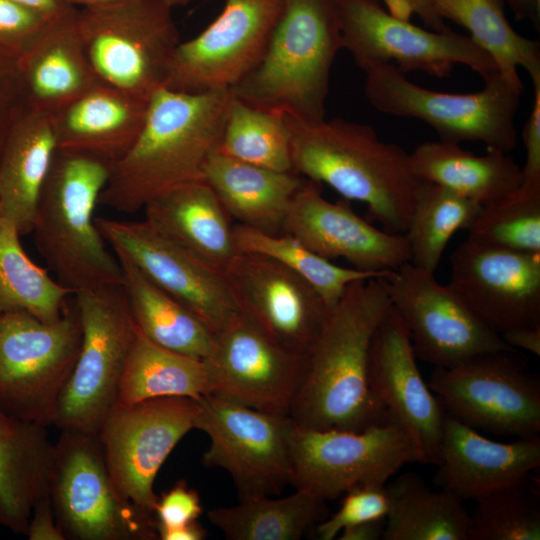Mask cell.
<instances>
[{"label":"cell","mask_w":540,"mask_h":540,"mask_svg":"<svg viewBox=\"0 0 540 540\" xmlns=\"http://www.w3.org/2000/svg\"><path fill=\"white\" fill-rule=\"evenodd\" d=\"M435 484L462 500H479L524 484L540 466V437L503 443L445 414Z\"/></svg>","instance_id":"cell-24"},{"label":"cell","mask_w":540,"mask_h":540,"mask_svg":"<svg viewBox=\"0 0 540 540\" xmlns=\"http://www.w3.org/2000/svg\"><path fill=\"white\" fill-rule=\"evenodd\" d=\"M26 536L29 540H65L57 525L50 496L33 507Z\"/></svg>","instance_id":"cell-49"},{"label":"cell","mask_w":540,"mask_h":540,"mask_svg":"<svg viewBox=\"0 0 540 540\" xmlns=\"http://www.w3.org/2000/svg\"><path fill=\"white\" fill-rule=\"evenodd\" d=\"M517 20H530L539 30L540 0H504Z\"/></svg>","instance_id":"cell-54"},{"label":"cell","mask_w":540,"mask_h":540,"mask_svg":"<svg viewBox=\"0 0 540 540\" xmlns=\"http://www.w3.org/2000/svg\"><path fill=\"white\" fill-rule=\"evenodd\" d=\"M50 499L65 540H152L153 514L119 493L97 435L61 431L54 443Z\"/></svg>","instance_id":"cell-10"},{"label":"cell","mask_w":540,"mask_h":540,"mask_svg":"<svg viewBox=\"0 0 540 540\" xmlns=\"http://www.w3.org/2000/svg\"><path fill=\"white\" fill-rule=\"evenodd\" d=\"M282 6L283 0H224L211 24L179 43L164 87L187 93L231 89L260 60Z\"/></svg>","instance_id":"cell-17"},{"label":"cell","mask_w":540,"mask_h":540,"mask_svg":"<svg viewBox=\"0 0 540 540\" xmlns=\"http://www.w3.org/2000/svg\"><path fill=\"white\" fill-rule=\"evenodd\" d=\"M340 49L334 0H283L260 60L230 91L262 109L322 120L330 71Z\"/></svg>","instance_id":"cell-5"},{"label":"cell","mask_w":540,"mask_h":540,"mask_svg":"<svg viewBox=\"0 0 540 540\" xmlns=\"http://www.w3.org/2000/svg\"><path fill=\"white\" fill-rule=\"evenodd\" d=\"M95 224L114 254L133 262L213 334L238 313L224 274L160 234L145 220L95 217Z\"/></svg>","instance_id":"cell-19"},{"label":"cell","mask_w":540,"mask_h":540,"mask_svg":"<svg viewBox=\"0 0 540 540\" xmlns=\"http://www.w3.org/2000/svg\"><path fill=\"white\" fill-rule=\"evenodd\" d=\"M171 9L187 5L191 0H161Z\"/></svg>","instance_id":"cell-56"},{"label":"cell","mask_w":540,"mask_h":540,"mask_svg":"<svg viewBox=\"0 0 540 540\" xmlns=\"http://www.w3.org/2000/svg\"><path fill=\"white\" fill-rule=\"evenodd\" d=\"M365 95L383 113L419 119L431 126L440 141L481 142L487 151L508 153L517 145L515 116L523 85L499 73L485 81L482 90L452 94L430 90L409 81L387 63H368Z\"/></svg>","instance_id":"cell-6"},{"label":"cell","mask_w":540,"mask_h":540,"mask_svg":"<svg viewBox=\"0 0 540 540\" xmlns=\"http://www.w3.org/2000/svg\"><path fill=\"white\" fill-rule=\"evenodd\" d=\"M69 5L81 9V8H97L110 6L130 0H64Z\"/></svg>","instance_id":"cell-55"},{"label":"cell","mask_w":540,"mask_h":540,"mask_svg":"<svg viewBox=\"0 0 540 540\" xmlns=\"http://www.w3.org/2000/svg\"><path fill=\"white\" fill-rule=\"evenodd\" d=\"M342 48L361 67L387 63L401 73L421 71L437 78L465 65L484 81L499 73L493 59L469 36L426 30L392 16L378 0H334Z\"/></svg>","instance_id":"cell-14"},{"label":"cell","mask_w":540,"mask_h":540,"mask_svg":"<svg viewBox=\"0 0 540 540\" xmlns=\"http://www.w3.org/2000/svg\"><path fill=\"white\" fill-rule=\"evenodd\" d=\"M382 279L407 326L417 359L450 367L479 354L514 350L434 273L407 262Z\"/></svg>","instance_id":"cell-16"},{"label":"cell","mask_w":540,"mask_h":540,"mask_svg":"<svg viewBox=\"0 0 540 540\" xmlns=\"http://www.w3.org/2000/svg\"><path fill=\"white\" fill-rule=\"evenodd\" d=\"M202 179L231 218L256 231L278 235L306 178L230 158L218 150L208 159Z\"/></svg>","instance_id":"cell-27"},{"label":"cell","mask_w":540,"mask_h":540,"mask_svg":"<svg viewBox=\"0 0 540 540\" xmlns=\"http://www.w3.org/2000/svg\"><path fill=\"white\" fill-rule=\"evenodd\" d=\"M15 225L0 215V311H26L42 322L58 321L74 294L24 251Z\"/></svg>","instance_id":"cell-37"},{"label":"cell","mask_w":540,"mask_h":540,"mask_svg":"<svg viewBox=\"0 0 540 540\" xmlns=\"http://www.w3.org/2000/svg\"><path fill=\"white\" fill-rule=\"evenodd\" d=\"M197 401L195 429L210 439L203 464L226 471L240 500L277 495L291 484L290 437L295 422L290 416L213 393Z\"/></svg>","instance_id":"cell-13"},{"label":"cell","mask_w":540,"mask_h":540,"mask_svg":"<svg viewBox=\"0 0 540 540\" xmlns=\"http://www.w3.org/2000/svg\"><path fill=\"white\" fill-rule=\"evenodd\" d=\"M157 535L161 540H203L207 531L198 521H193L174 528L157 529Z\"/></svg>","instance_id":"cell-53"},{"label":"cell","mask_w":540,"mask_h":540,"mask_svg":"<svg viewBox=\"0 0 540 540\" xmlns=\"http://www.w3.org/2000/svg\"><path fill=\"white\" fill-rule=\"evenodd\" d=\"M533 86V106L522 132L525 147V163L521 167L524 183H540V84Z\"/></svg>","instance_id":"cell-47"},{"label":"cell","mask_w":540,"mask_h":540,"mask_svg":"<svg viewBox=\"0 0 540 540\" xmlns=\"http://www.w3.org/2000/svg\"><path fill=\"white\" fill-rule=\"evenodd\" d=\"M409 161L420 181L445 187L482 206L505 197L523 182L522 168L507 153L476 155L453 142H424L409 153Z\"/></svg>","instance_id":"cell-31"},{"label":"cell","mask_w":540,"mask_h":540,"mask_svg":"<svg viewBox=\"0 0 540 540\" xmlns=\"http://www.w3.org/2000/svg\"><path fill=\"white\" fill-rule=\"evenodd\" d=\"M290 462V485L327 501L359 484L386 483L406 464H424V459L405 429L392 421L362 431L295 424Z\"/></svg>","instance_id":"cell-12"},{"label":"cell","mask_w":540,"mask_h":540,"mask_svg":"<svg viewBox=\"0 0 540 540\" xmlns=\"http://www.w3.org/2000/svg\"><path fill=\"white\" fill-rule=\"evenodd\" d=\"M504 0H436L441 20L453 21L469 32V37L495 62L499 74L523 85L522 67L533 85L540 84V44L517 33L507 20Z\"/></svg>","instance_id":"cell-36"},{"label":"cell","mask_w":540,"mask_h":540,"mask_svg":"<svg viewBox=\"0 0 540 540\" xmlns=\"http://www.w3.org/2000/svg\"><path fill=\"white\" fill-rule=\"evenodd\" d=\"M115 255L122 268V287L136 328L165 349L198 359L207 358L214 340L207 326L128 258Z\"/></svg>","instance_id":"cell-32"},{"label":"cell","mask_w":540,"mask_h":540,"mask_svg":"<svg viewBox=\"0 0 540 540\" xmlns=\"http://www.w3.org/2000/svg\"><path fill=\"white\" fill-rule=\"evenodd\" d=\"M202 512L197 491L180 480L157 499L154 509L157 529L174 528L197 521Z\"/></svg>","instance_id":"cell-46"},{"label":"cell","mask_w":540,"mask_h":540,"mask_svg":"<svg viewBox=\"0 0 540 540\" xmlns=\"http://www.w3.org/2000/svg\"><path fill=\"white\" fill-rule=\"evenodd\" d=\"M81 342L74 294L54 323L22 310L0 311V410L46 427L54 425Z\"/></svg>","instance_id":"cell-7"},{"label":"cell","mask_w":540,"mask_h":540,"mask_svg":"<svg viewBox=\"0 0 540 540\" xmlns=\"http://www.w3.org/2000/svg\"><path fill=\"white\" fill-rule=\"evenodd\" d=\"M231 98L230 89H158L149 98L136 140L111 166L98 204L135 213L161 193L202 178L208 159L219 148Z\"/></svg>","instance_id":"cell-2"},{"label":"cell","mask_w":540,"mask_h":540,"mask_svg":"<svg viewBox=\"0 0 540 540\" xmlns=\"http://www.w3.org/2000/svg\"><path fill=\"white\" fill-rule=\"evenodd\" d=\"M26 7L32 8L47 17L56 20L63 18L76 9L64 0H12Z\"/></svg>","instance_id":"cell-52"},{"label":"cell","mask_w":540,"mask_h":540,"mask_svg":"<svg viewBox=\"0 0 540 540\" xmlns=\"http://www.w3.org/2000/svg\"><path fill=\"white\" fill-rule=\"evenodd\" d=\"M532 480L476 500L468 540H539L540 494Z\"/></svg>","instance_id":"cell-42"},{"label":"cell","mask_w":540,"mask_h":540,"mask_svg":"<svg viewBox=\"0 0 540 540\" xmlns=\"http://www.w3.org/2000/svg\"><path fill=\"white\" fill-rule=\"evenodd\" d=\"M293 171L325 183L346 200L362 202L367 220L405 233L421 181L409 153L382 141L367 124L340 117L306 120L284 114Z\"/></svg>","instance_id":"cell-3"},{"label":"cell","mask_w":540,"mask_h":540,"mask_svg":"<svg viewBox=\"0 0 540 540\" xmlns=\"http://www.w3.org/2000/svg\"><path fill=\"white\" fill-rule=\"evenodd\" d=\"M428 386L445 412L461 423L498 436L540 434V381L514 350L434 367Z\"/></svg>","instance_id":"cell-11"},{"label":"cell","mask_w":540,"mask_h":540,"mask_svg":"<svg viewBox=\"0 0 540 540\" xmlns=\"http://www.w3.org/2000/svg\"><path fill=\"white\" fill-rule=\"evenodd\" d=\"M77 12L53 21L17 59L28 106L49 115L100 83L82 44Z\"/></svg>","instance_id":"cell-29"},{"label":"cell","mask_w":540,"mask_h":540,"mask_svg":"<svg viewBox=\"0 0 540 540\" xmlns=\"http://www.w3.org/2000/svg\"><path fill=\"white\" fill-rule=\"evenodd\" d=\"M368 381L392 420L418 446L424 464L436 465L446 412L424 381L407 326L393 306L373 334Z\"/></svg>","instance_id":"cell-22"},{"label":"cell","mask_w":540,"mask_h":540,"mask_svg":"<svg viewBox=\"0 0 540 540\" xmlns=\"http://www.w3.org/2000/svg\"><path fill=\"white\" fill-rule=\"evenodd\" d=\"M283 233L328 260L342 258L362 271L386 272L411 259L405 233L374 227L344 202L326 200L321 184L307 178L291 204Z\"/></svg>","instance_id":"cell-23"},{"label":"cell","mask_w":540,"mask_h":540,"mask_svg":"<svg viewBox=\"0 0 540 540\" xmlns=\"http://www.w3.org/2000/svg\"><path fill=\"white\" fill-rule=\"evenodd\" d=\"M386 10L394 17L409 21L417 14L432 30L448 31L436 12V0H383Z\"/></svg>","instance_id":"cell-48"},{"label":"cell","mask_w":540,"mask_h":540,"mask_svg":"<svg viewBox=\"0 0 540 540\" xmlns=\"http://www.w3.org/2000/svg\"><path fill=\"white\" fill-rule=\"evenodd\" d=\"M482 205L440 185L421 181L405 232L410 263L434 273L451 237L472 225Z\"/></svg>","instance_id":"cell-38"},{"label":"cell","mask_w":540,"mask_h":540,"mask_svg":"<svg viewBox=\"0 0 540 540\" xmlns=\"http://www.w3.org/2000/svg\"><path fill=\"white\" fill-rule=\"evenodd\" d=\"M467 239L491 247L540 253V183H524L482 206Z\"/></svg>","instance_id":"cell-41"},{"label":"cell","mask_w":540,"mask_h":540,"mask_svg":"<svg viewBox=\"0 0 540 540\" xmlns=\"http://www.w3.org/2000/svg\"><path fill=\"white\" fill-rule=\"evenodd\" d=\"M56 150L51 115L27 106L0 159V215L21 236L32 232L38 197Z\"/></svg>","instance_id":"cell-30"},{"label":"cell","mask_w":540,"mask_h":540,"mask_svg":"<svg viewBox=\"0 0 540 540\" xmlns=\"http://www.w3.org/2000/svg\"><path fill=\"white\" fill-rule=\"evenodd\" d=\"M500 337L514 350L520 348L540 355V326L515 328L502 333Z\"/></svg>","instance_id":"cell-50"},{"label":"cell","mask_w":540,"mask_h":540,"mask_svg":"<svg viewBox=\"0 0 540 540\" xmlns=\"http://www.w3.org/2000/svg\"><path fill=\"white\" fill-rule=\"evenodd\" d=\"M110 172L101 160L57 149L38 197L35 247L54 278L73 293L122 284L121 265L94 217Z\"/></svg>","instance_id":"cell-4"},{"label":"cell","mask_w":540,"mask_h":540,"mask_svg":"<svg viewBox=\"0 0 540 540\" xmlns=\"http://www.w3.org/2000/svg\"><path fill=\"white\" fill-rule=\"evenodd\" d=\"M148 101L98 83L51 115L57 149L112 166L136 140Z\"/></svg>","instance_id":"cell-25"},{"label":"cell","mask_w":540,"mask_h":540,"mask_svg":"<svg viewBox=\"0 0 540 540\" xmlns=\"http://www.w3.org/2000/svg\"><path fill=\"white\" fill-rule=\"evenodd\" d=\"M218 151L256 166L294 172L284 114L253 106L233 94Z\"/></svg>","instance_id":"cell-40"},{"label":"cell","mask_w":540,"mask_h":540,"mask_svg":"<svg viewBox=\"0 0 540 540\" xmlns=\"http://www.w3.org/2000/svg\"><path fill=\"white\" fill-rule=\"evenodd\" d=\"M53 21L55 20L12 0H0V51L18 59L31 48Z\"/></svg>","instance_id":"cell-44"},{"label":"cell","mask_w":540,"mask_h":540,"mask_svg":"<svg viewBox=\"0 0 540 540\" xmlns=\"http://www.w3.org/2000/svg\"><path fill=\"white\" fill-rule=\"evenodd\" d=\"M210 393L212 383L203 359L165 349L136 328L119 384L118 404L159 397L198 399Z\"/></svg>","instance_id":"cell-34"},{"label":"cell","mask_w":540,"mask_h":540,"mask_svg":"<svg viewBox=\"0 0 540 540\" xmlns=\"http://www.w3.org/2000/svg\"><path fill=\"white\" fill-rule=\"evenodd\" d=\"M228 540H299L329 515L326 500L295 489L286 497L256 496L208 511Z\"/></svg>","instance_id":"cell-35"},{"label":"cell","mask_w":540,"mask_h":540,"mask_svg":"<svg viewBox=\"0 0 540 540\" xmlns=\"http://www.w3.org/2000/svg\"><path fill=\"white\" fill-rule=\"evenodd\" d=\"M197 412V399L188 397L113 406L97 437L111 479L123 498L154 515L156 475L177 443L195 429Z\"/></svg>","instance_id":"cell-15"},{"label":"cell","mask_w":540,"mask_h":540,"mask_svg":"<svg viewBox=\"0 0 540 540\" xmlns=\"http://www.w3.org/2000/svg\"><path fill=\"white\" fill-rule=\"evenodd\" d=\"M74 297L82 342L58 400L54 425L61 431L97 435L117 403L136 326L122 284L78 291Z\"/></svg>","instance_id":"cell-9"},{"label":"cell","mask_w":540,"mask_h":540,"mask_svg":"<svg viewBox=\"0 0 540 540\" xmlns=\"http://www.w3.org/2000/svg\"><path fill=\"white\" fill-rule=\"evenodd\" d=\"M239 252L270 257L310 284L331 310L354 281L385 277L386 272L362 271L336 265L287 233L270 235L237 224L233 227Z\"/></svg>","instance_id":"cell-39"},{"label":"cell","mask_w":540,"mask_h":540,"mask_svg":"<svg viewBox=\"0 0 540 540\" xmlns=\"http://www.w3.org/2000/svg\"><path fill=\"white\" fill-rule=\"evenodd\" d=\"M387 491L383 540H468L470 512L457 495L432 489L415 473L401 474Z\"/></svg>","instance_id":"cell-33"},{"label":"cell","mask_w":540,"mask_h":540,"mask_svg":"<svg viewBox=\"0 0 540 540\" xmlns=\"http://www.w3.org/2000/svg\"><path fill=\"white\" fill-rule=\"evenodd\" d=\"M382 278L352 282L329 311L289 413L296 425L362 431L393 421L368 381L371 340L392 306Z\"/></svg>","instance_id":"cell-1"},{"label":"cell","mask_w":540,"mask_h":540,"mask_svg":"<svg viewBox=\"0 0 540 540\" xmlns=\"http://www.w3.org/2000/svg\"><path fill=\"white\" fill-rule=\"evenodd\" d=\"M143 211L156 231L222 273L239 253L231 217L202 178L161 193Z\"/></svg>","instance_id":"cell-26"},{"label":"cell","mask_w":540,"mask_h":540,"mask_svg":"<svg viewBox=\"0 0 540 540\" xmlns=\"http://www.w3.org/2000/svg\"><path fill=\"white\" fill-rule=\"evenodd\" d=\"M53 458L46 426L0 410V525L26 536L33 507L50 496Z\"/></svg>","instance_id":"cell-28"},{"label":"cell","mask_w":540,"mask_h":540,"mask_svg":"<svg viewBox=\"0 0 540 540\" xmlns=\"http://www.w3.org/2000/svg\"><path fill=\"white\" fill-rule=\"evenodd\" d=\"M308 357L282 347L238 312L214 334L204 361L213 394L289 416L307 372Z\"/></svg>","instance_id":"cell-18"},{"label":"cell","mask_w":540,"mask_h":540,"mask_svg":"<svg viewBox=\"0 0 540 540\" xmlns=\"http://www.w3.org/2000/svg\"><path fill=\"white\" fill-rule=\"evenodd\" d=\"M171 11L161 0L78 9L82 44L99 82L147 100L164 87L181 42Z\"/></svg>","instance_id":"cell-8"},{"label":"cell","mask_w":540,"mask_h":540,"mask_svg":"<svg viewBox=\"0 0 540 540\" xmlns=\"http://www.w3.org/2000/svg\"><path fill=\"white\" fill-rule=\"evenodd\" d=\"M27 106L17 59L0 51V159L13 126Z\"/></svg>","instance_id":"cell-45"},{"label":"cell","mask_w":540,"mask_h":540,"mask_svg":"<svg viewBox=\"0 0 540 540\" xmlns=\"http://www.w3.org/2000/svg\"><path fill=\"white\" fill-rule=\"evenodd\" d=\"M384 529L385 519L369 521L343 529L336 538L338 540H380L383 539Z\"/></svg>","instance_id":"cell-51"},{"label":"cell","mask_w":540,"mask_h":540,"mask_svg":"<svg viewBox=\"0 0 540 540\" xmlns=\"http://www.w3.org/2000/svg\"><path fill=\"white\" fill-rule=\"evenodd\" d=\"M344 494L339 510L314 527L318 539L333 540L343 529L386 519L390 503L385 483L359 484Z\"/></svg>","instance_id":"cell-43"},{"label":"cell","mask_w":540,"mask_h":540,"mask_svg":"<svg viewBox=\"0 0 540 540\" xmlns=\"http://www.w3.org/2000/svg\"><path fill=\"white\" fill-rule=\"evenodd\" d=\"M449 286L498 335L540 326V253L466 239L450 256Z\"/></svg>","instance_id":"cell-21"},{"label":"cell","mask_w":540,"mask_h":540,"mask_svg":"<svg viewBox=\"0 0 540 540\" xmlns=\"http://www.w3.org/2000/svg\"><path fill=\"white\" fill-rule=\"evenodd\" d=\"M223 274L240 314L282 347L309 356L330 311L310 284L251 252H239Z\"/></svg>","instance_id":"cell-20"}]
</instances>
